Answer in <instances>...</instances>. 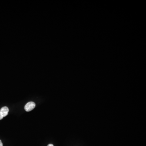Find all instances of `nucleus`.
I'll return each mask as SVG.
<instances>
[{"label": "nucleus", "mask_w": 146, "mask_h": 146, "mask_svg": "<svg viewBox=\"0 0 146 146\" xmlns=\"http://www.w3.org/2000/svg\"><path fill=\"white\" fill-rule=\"evenodd\" d=\"M35 104L34 102H30L27 103L25 107V110L27 112H30L33 110L35 107Z\"/></svg>", "instance_id": "nucleus-2"}, {"label": "nucleus", "mask_w": 146, "mask_h": 146, "mask_svg": "<svg viewBox=\"0 0 146 146\" xmlns=\"http://www.w3.org/2000/svg\"><path fill=\"white\" fill-rule=\"evenodd\" d=\"M9 109L7 106L3 107L0 110V120H2L4 117L7 116L8 114Z\"/></svg>", "instance_id": "nucleus-1"}, {"label": "nucleus", "mask_w": 146, "mask_h": 146, "mask_svg": "<svg viewBox=\"0 0 146 146\" xmlns=\"http://www.w3.org/2000/svg\"><path fill=\"white\" fill-rule=\"evenodd\" d=\"M48 146H54V145L52 144H49Z\"/></svg>", "instance_id": "nucleus-4"}, {"label": "nucleus", "mask_w": 146, "mask_h": 146, "mask_svg": "<svg viewBox=\"0 0 146 146\" xmlns=\"http://www.w3.org/2000/svg\"><path fill=\"white\" fill-rule=\"evenodd\" d=\"M0 146H3V143L1 140H0Z\"/></svg>", "instance_id": "nucleus-3"}]
</instances>
